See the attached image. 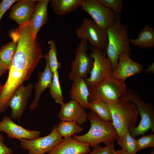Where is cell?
<instances>
[{
    "mask_svg": "<svg viewBox=\"0 0 154 154\" xmlns=\"http://www.w3.org/2000/svg\"><path fill=\"white\" fill-rule=\"evenodd\" d=\"M116 141L121 149L129 154H136L138 151L137 139L131 136L129 131L127 132Z\"/></svg>",
    "mask_w": 154,
    "mask_h": 154,
    "instance_id": "d4e9b609",
    "label": "cell"
},
{
    "mask_svg": "<svg viewBox=\"0 0 154 154\" xmlns=\"http://www.w3.org/2000/svg\"><path fill=\"white\" fill-rule=\"evenodd\" d=\"M87 115L91 123L89 131L82 135H73L74 139L88 143L93 147L101 143L106 146L110 145L118 139V134L112 122L103 120L91 110L87 113Z\"/></svg>",
    "mask_w": 154,
    "mask_h": 154,
    "instance_id": "6da1fadb",
    "label": "cell"
},
{
    "mask_svg": "<svg viewBox=\"0 0 154 154\" xmlns=\"http://www.w3.org/2000/svg\"><path fill=\"white\" fill-rule=\"evenodd\" d=\"M106 7L112 11L116 15H119L123 9V0H100Z\"/></svg>",
    "mask_w": 154,
    "mask_h": 154,
    "instance_id": "83f0119b",
    "label": "cell"
},
{
    "mask_svg": "<svg viewBox=\"0 0 154 154\" xmlns=\"http://www.w3.org/2000/svg\"><path fill=\"white\" fill-rule=\"evenodd\" d=\"M37 0H17L13 5L9 12V17L15 21L19 27L29 23L31 16Z\"/></svg>",
    "mask_w": 154,
    "mask_h": 154,
    "instance_id": "9a60e30c",
    "label": "cell"
},
{
    "mask_svg": "<svg viewBox=\"0 0 154 154\" xmlns=\"http://www.w3.org/2000/svg\"><path fill=\"white\" fill-rule=\"evenodd\" d=\"M88 42L80 40L75 50V57L71 62L68 78L72 81L79 78H87L92 68L93 58L87 52Z\"/></svg>",
    "mask_w": 154,
    "mask_h": 154,
    "instance_id": "ba28073f",
    "label": "cell"
},
{
    "mask_svg": "<svg viewBox=\"0 0 154 154\" xmlns=\"http://www.w3.org/2000/svg\"><path fill=\"white\" fill-rule=\"evenodd\" d=\"M4 139L3 137L0 134V154H13L12 150L5 144Z\"/></svg>",
    "mask_w": 154,
    "mask_h": 154,
    "instance_id": "1f68e13d",
    "label": "cell"
},
{
    "mask_svg": "<svg viewBox=\"0 0 154 154\" xmlns=\"http://www.w3.org/2000/svg\"><path fill=\"white\" fill-rule=\"evenodd\" d=\"M106 31L108 43L105 52L111 62L113 71L121 54L126 53L131 56L132 48L129 38L128 27L127 24L122 23L119 15H117L115 22Z\"/></svg>",
    "mask_w": 154,
    "mask_h": 154,
    "instance_id": "7a4b0ae2",
    "label": "cell"
},
{
    "mask_svg": "<svg viewBox=\"0 0 154 154\" xmlns=\"http://www.w3.org/2000/svg\"></svg>",
    "mask_w": 154,
    "mask_h": 154,
    "instance_id": "ab89813d",
    "label": "cell"
},
{
    "mask_svg": "<svg viewBox=\"0 0 154 154\" xmlns=\"http://www.w3.org/2000/svg\"><path fill=\"white\" fill-rule=\"evenodd\" d=\"M57 130L62 137H71L83 132L84 129L75 121H61L57 127Z\"/></svg>",
    "mask_w": 154,
    "mask_h": 154,
    "instance_id": "cb8c5ba5",
    "label": "cell"
},
{
    "mask_svg": "<svg viewBox=\"0 0 154 154\" xmlns=\"http://www.w3.org/2000/svg\"><path fill=\"white\" fill-rule=\"evenodd\" d=\"M2 86L1 85V82H0V95L1 93L2 89Z\"/></svg>",
    "mask_w": 154,
    "mask_h": 154,
    "instance_id": "8d00e7d4",
    "label": "cell"
},
{
    "mask_svg": "<svg viewBox=\"0 0 154 154\" xmlns=\"http://www.w3.org/2000/svg\"><path fill=\"white\" fill-rule=\"evenodd\" d=\"M126 53L121 54L112 75L114 78L124 82L128 77L140 74L143 70L141 64L133 60Z\"/></svg>",
    "mask_w": 154,
    "mask_h": 154,
    "instance_id": "4fadbf2b",
    "label": "cell"
},
{
    "mask_svg": "<svg viewBox=\"0 0 154 154\" xmlns=\"http://www.w3.org/2000/svg\"><path fill=\"white\" fill-rule=\"evenodd\" d=\"M50 1L54 13L61 16L81 8L83 0H52Z\"/></svg>",
    "mask_w": 154,
    "mask_h": 154,
    "instance_id": "7402d4cb",
    "label": "cell"
},
{
    "mask_svg": "<svg viewBox=\"0 0 154 154\" xmlns=\"http://www.w3.org/2000/svg\"><path fill=\"white\" fill-rule=\"evenodd\" d=\"M145 72L147 73H154V63H152L149 65L145 70Z\"/></svg>",
    "mask_w": 154,
    "mask_h": 154,
    "instance_id": "836d02e7",
    "label": "cell"
},
{
    "mask_svg": "<svg viewBox=\"0 0 154 154\" xmlns=\"http://www.w3.org/2000/svg\"><path fill=\"white\" fill-rule=\"evenodd\" d=\"M0 131L3 132L11 139L33 140L40 137V132L38 130L26 129L14 122L6 115L0 122Z\"/></svg>",
    "mask_w": 154,
    "mask_h": 154,
    "instance_id": "7c38bea8",
    "label": "cell"
},
{
    "mask_svg": "<svg viewBox=\"0 0 154 154\" xmlns=\"http://www.w3.org/2000/svg\"><path fill=\"white\" fill-rule=\"evenodd\" d=\"M57 127L56 125H54L51 133L45 136L39 137L33 140H20L21 147L34 154H44L48 153L61 143L63 139L58 132Z\"/></svg>",
    "mask_w": 154,
    "mask_h": 154,
    "instance_id": "9c48e42d",
    "label": "cell"
},
{
    "mask_svg": "<svg viewBox=\"0 0 154 154\" xmlns=\"http://www.w3.org/2000/svg\"><path fill=\"white\" fill-rule=\"evenodd\" d=\"M33 88L31 83L26 86L23 83L16 90L9 103L11 111V118L19 121L25 109Z\"/></svg>",
    "mask_w": 154,
    "mask_h": 154,
    "instance_id": "8fae6325",
    "label": "cell"
},
{
    "mask_svg": "<svg viewBox=\"0 0 154 154\" xmlns=\"http://www.w3.org/2000/svg\"><path fill=\"white\" fill-rule=\"evenodd\" d=\"M90 145L79 141L71 137L64 138L62 141L48 154H87L90 151Z\"/></svg>",
    "mask_w": 154,
    "mask_h": 154,
    "instance_id": "2e32d148",
    "label": "cell"
},
{
    "mask_svg": "<svg viewBox=\"0 0 154 154\" xmlns=\"http://www.w3.org/2000/svg\"><path fill=\"white\" fill-rule=\"evenodd\" d=\"M8 70L0 61V77Z\"/></svg>",
    "mask_w": 154,
    "mask_h": 154,
    "instance_id": "d6a6232c",
    "label": "cell"
},
{
    "mask_svg": "<svg viewBox=\"0 0 154 154\" xmlns=\"http://www.w3.org/2000/svg\"><path fill=\"white\" fill-rule=\"evenodd\" d=\"M150 154H154V150L153 149V150L151 152Z\"/></svg>",
    "mask_w": 154,
    "mask_h": 154,
    "instance_id": "74e56055",
    "label": "cell"
},
{
    "mask_svg": "<svg viewBox=\"0 0 154 154\" xmlns=\"http://www.w3.org/2000/svg\"><path fill=\"white\" fill-rule=\"evenodd\" d=\"M138 151L150 147H154V134L143 135L137 140Z\"/></svg>",
    "mask_w": 154,
    "mask_h": 154,
    "instance_id": "f1b7e54d",
    "label": "cell"
},
{
    "mask_svg": "<svg viewBox=\"0 0 154 154\" xmlns=\"http://www.w3.org/2000/svg\"><path fill=\"white\" fill-rule=\"evenodd\" d=\"M75 34L78 38L86 40L93 48L106 51L108 43L106 30L99 27L94 21L84 18Z\"/></svg>",
    "mask_w": 154,
    "mask_h": 154,
    "instance_id": "52a82bcc",
    "label": "cell"
},
{
    "mask_svg": "<svg viewBox=\"0 0 154 154\" xmlns=\"http://www.w3.org/2000/svg\"><path fill=\"white\" fill-rule=\"evenodd\" d=\"M111 154H117L116 151L115 149L113 150Z\"/></svg>",
    "mask_w": 154,
    "mask_h": 154,
    "instance_id": "d590c367",
    "label": "cell"
},
{
    "mask_svg": "<svg viewBox=\"0 0 154 154\" xmlns=\"http://www.w3.org/2000/svg\"><path fill=\"white\" fill-rule=\"evenodd\" d=\"M49 0H37L31 17L29 24L32 34L35 37L40 28L48 20V6Z\"/></svg>",
    "mask_w": 154,
    "mask_h": 154,
    "instance_id": "ac0fdd59",
    "label": "cell"
},
{
    "mask_svg": "<svg viewBox=\"0 0 154 154\" xmlns=\"http://www.w3.org/2000/svg\"><path fill=\"white\" fill-rule=\"evenodd\" d=\"M81 8L88 13L102 29L106 30L116 20L117 15L100 0H83Z\"/></svg>",
    "mask_w": 154,
    "mask_h": 154,
    "instance_id": "30bf717a",
    "label": "cell"
},
{
    "mask_svg": "<svg viewBox=\"0 0 154 154\" xmlns=\"http://www.w3.org/2000/svg\"><path fill=\"white\" fill-rule=\"evenodd\" d=\"M116 151L117 154H129L122 149L120 150H116Z\"/></svg>",
    "mask_w": 154,
    "mask_h": 154,
    "instance_id": "e575fe53",
    "label": "cell"
},
{
    "mask_svg": "<svg viewBox=\"0 0 154 154\" xmlns=\"http://www.w3.org/2000/svg\"><path fill=\"white\" fill-rule=\"evenodd\" d=\"M89 109L98 115L103 120L112 122L110 111L107 104L99 100L89 102Z\"/></svg>",
    "mask_w": 154,
    "mask_h": 154,
    "instance_id": "603a6c76",
    "label": "cell"
},
{
    "mask_svg": "<svg viewBox=\"0 0 154 154\" xmlns=\"http://www.w3.org/2000/svg\"><path fill=\"white\" fill-rule=\"evenodd\" d=\"M107 104L111 112L112 124L120 138L136 126L139 111L127 96Z\"/></svg>",
    "mask_w": 154,
    "mask_h": 154,
    "instance_id": "3957f363",
    "label": "cell"
},
{
    "mask_svg": "<svg viewBox=\"0 0 154 154\" xmlns=\"http://www.w3.org/2000/svg\"><path fill=\"white\" fill-rule=\"evenodd\" d=\"M17 0H3L0 3V22L3 16L13 3L17 2ZM1 31L0 28V34Z\"/></svg>",
    "mask_w": 154,
    "mask_h": 154,
    "instance_id": "4dcf8cb0",
    "label": "cell"
},
{
    "mask_svg": "<svg viewBox=\"0 0 154 154\" xmlns=\"http://www.w3.org/2000/svg\"><path fill=\"white\" fill-rule=\"evenodd\" d=\"M137 37L130 40L134 46L142 49L154 47V29L148 25L144 26L138 33Z\"/></svg>",
    "mask_w": 154,
    "mask_h": 154,
    "instance_id": "44dd1931",
    "label": "cell"
},
{
    "mask_svg": "<svg viewBox=\"0 0 154 154\" xmlns=\"http://www.w3.org/2000/svg\"><path fill=\"white\" fill-rule=\"evenodd\" d=\"M93 60L88 78L84 79L88 88L96 86L112 76L111 62L105 52L93 48L90 54Z\"/></svg>",
    "mask_w": 154,
    "mask_h": 154,
    "instance_id": "5b68a950",
    "label": "cell"
},
{
    "mask_svg": "<svg viewBox=\"0 0 154 154\" xmlns=\"http://www.w3.org/2000/svg\"><path fill=\"white\" fill-rule=\"evenodd\" d=\"M48 43L49 45V50L46 54L50 70L53 73L58 70L61 66V63L57 58V50L54 41L50 40L48 42Z\"/></svg>",
    "mask_w": 154,
    "mask_h": 154,
    "instance_id": "4316f807",
    "label": "cell"
},
{
    "mask_svg": "<svg viewBox=\"0 0 154 154\" xmlns=\"http://www.w3.org/2000/svg\"><path fill=\"white\" fill-rule=\"evenodd\" d=\"M44 57L46 64L43 70L38 74V80L35 85L34 97L29 107L31 110H35L38 106L41 94L46 88L50 87L52 83L53 73L50 70L46 54Z\"/></svg>",
    "mask_w": 154,
    "mask_h": 154,
    "instance_id": "e0dca14e",
    "label": "cell"
},
{
    "mask_svg": "<svg viewBox=\"0 0 154 154\" xmlns=\"http://www.w3.org/2000/svg\"><path fill=\"white\" fill-rule=\"evenodd\" d=\"M49 88L50 94L54 100L55 102L62 105L64 103L60 84L58 70L53 73L52 83Z\"/></svg>",
    "mask_w": 154,
    "mask_h": 154,
    "instance_id": "484cf974",
    "label": "cell"
},
{
    "mask_svg": "<svg viewBox=\"0 0 154 154\" xmlns=\"http://www.w3.org/2000/svg\"><path fill=\"white\" fill-rule=\"evenodd\" d=\"M88 88L89 102L99 100L108 104L116 101L123 97H127L128 94L125 82L113 76L98 86Z\"/></svg>",
    "mask_w": 154,
    "mask_h": 154,
    "instance_id": "277c9868",
    "label": "cell"
},
{
    "mask_svg": "<svg viewBox=\"0 0 154 154\" xmlns=\"http://www.w3.org/2000/svg\"><path fill=\"white\" fill-rule=\"evenodd\" d=\"M70 92V98L75 100L85 109H89L88 87L84 79L78 78L74 81Z\"/></svg>",
    "mask_w": 154,
    "mask_h": 154,
    "instance_id": "d6986e66",
    "label": "cell"
},
{
    "mask_svg": "<svg viewBox=\"0 0 154 154\" xmlns=\"http://www.w3.org/2000/svg\"><path fill=\"white\" fill-rule=\"evenodd\" d=\"M10 35L12 41L3 45L0 48V61L8 70L17 50L18 38L16 30L11 31Z\"/></svg>",
    "mask_w": 154,
    "mask_h": 154,
    "instance_id": "ffe728a7",
    "label": "cell"
},
{
    "mask_svg": "<svg viewBox=\"0 0 154 154\" xmlns=\"http://www.w3.org/2000/svg\"><path fill=\"white\" fill-rule=\"evenodd\" d=\"M61 106L58 117L61 121H74L80 125L88 119L87 113L85 109L75 100H71Z\"/></svg>",
    "mask_w": 154,
    "mask_h": 154,
    "instance_id": "5bb4252c",
    "label": "cell"
},
{
    "mask_svg": "<svg viewBox=\"0 0 154 154\" xmlns=\"http://www.w3.org/2000/svg\"><path fill=\"white\" fill-rule=\"evenodd\" d=\"M114 149V143L102 147L98 145L93 147L92 151L87 154H111L113 150Z\"/></svg>",
    "mask_w": 154,
    "mask_h": 154,
    "instance_id": "f546056e",
    "label": "cell"
},
{
    "mask_svg": "<svg viewBox=\"0 0 154 154\" xmlns=\"http://www.w3.org/2000/svg\"><path fill=\"white\" fill-rule=\"evenodd\" d=\"M28 154H33L29 151V153Z\"/></svg>",
    "mask_w": 154,
    "mask_h": 154,
    "instance_id": "f35d334b",
    "label": "cell"
},
{
    "mask_svg": "<svg viewBox=\"0 0 154 154\" xmlns=\"http://www.w3.org/2000/svg\"><path fill=\"white\" fill-rule=\"evenodd\" d=\"M127 97L136 106L141 119L137 125L129 132L134 138L144 135L149 130L154 132V109L150 103L145 102L137 93L132 90L128 91Z\"/></svg>",
    "mask_w": 154,
    "mask_h": 154,
    "instance_id": "8992f818",
    "label": "cell"
}]
</instances>
